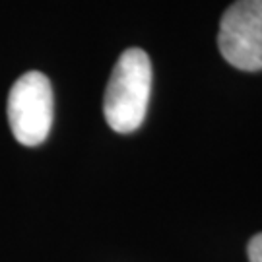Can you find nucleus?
<instances>
[{"mask_svg": "<svg viewBox=\"0 0 262 262\" xmlns=\"http://www.w3.org/2000/svg\"><path fill=\"white\" fill-rule=\"evenodd\" d=\"M249 262H262V233L254 235L249 243Z\"/></svg>", "mask_w": 262, "mask_h": 262, "instance_id": "4", "label": "nucleus"}, {"mask_svg": "<svg viewBox=\"0 0 262 262\" xmlns=\"http://www.w3.org/2000/svg\"><path fill=\"white\" fill-rule=\"evenodd\" d=\"M8 122L24 146L33 148L47 140L53 124V88L47 76L31 70L16 80L8 97Z\"/></svg>", "mask_w": 262, "mask_h": 262, "instance_id": "2", "label": "nucleus"}, {"mask_svg": "<svg viewBox=\"0 0 262 262\" xmlns=\"http://www.w3.org/2000/svg\"><path fill=\"white\" fill-rule=\"evenodd\" d=\"M151 94V62L142 49H126L105 90V121L115 132L130 134L144 122Z\"/></svg>", "mask_w": 262, "mask_h": 262, "instance_id": "1", "label": "nucleus"}, {"mask_svg": "<svg viewBox=\"0 0 262 262\" xmlns=\"http://www.w3.org/2000/svg\"><path fill=\"white\" fill-rule=\"evenodd\" d=\"M217 49L243 72L262 70V0H237L220 19Z\"/></svg>", "mask_w": 262, "mask_h": 262, "instance_id": "3", "label": "nucleus"}]
</instances>
